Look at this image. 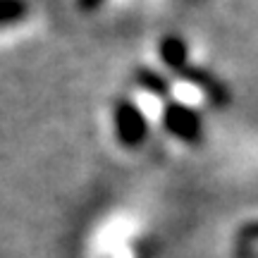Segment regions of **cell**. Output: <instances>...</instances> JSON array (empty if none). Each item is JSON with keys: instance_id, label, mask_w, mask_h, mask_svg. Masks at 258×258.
I'll use <instances>...</instances> for the list:
<instances>
[{"instance_id": "6da1fadb", "label": "cell", "mask_w": 258, "mask_h": 258, "mask_svg": "<svg viewBox=\"0 0 258 258\" xmlns=\"http://www.w3.org/2000/svg\"><path fill=\"white\" fill-rule=\"evenodd\" d=\"M172 93H175V101L179 103V105H184L189 112H191V108L203 105L206 98H208L206 89H203L201 84L191 82V79H189V82H177L175 89H172Z\"/></svg>"}]
</instances>
